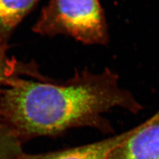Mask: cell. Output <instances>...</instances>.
<instances>
[{
    "instance_id": "1",
    "label": "cell",
    "mask_w": 159,
    "mask_h": 159,
    "mask_svg": "<svg viewBox=\"0 0 159 159\" xmlns=\"http://www.w3.org/2000/svg\"><path fill=\"white\" fill-rule=\"evenodd\" d=\"M115 108L137 114L142 106L108 68L98 74L77 71L60 83L13 76L0 88V116L22 142L79 127L111 132L103 114Z\"/></svg>"
},
{
    "instance_id": "2",
    "label": "cell",
    "mask_w": 159,
    "mask_h": 159,
    "mask_svg": "<svg viewBox=\"0 0 159 159\" xmlns=\"http://www.w3.org/2000/svg\"><path fill=\"white\" fill-rule=\"evenodd\" d=\"M33 30L43 35H68L85 44L104 45L109 41L99 0H50Z\"/></svg>"
},
{
    "instance_id": "3",
    "label": "cell",
    "mask_w": 159,
    "mask_h": 159,
    "mask_svg": "<svg viewBox=\"0 0 159 159\" xmlns=\"http://www.w3.org/2000/svg\"><path fill=\"white\" fill-rule=\"evenodd\" d=\"M108 159H159V110L144 122L125 132L109 152Z\"/></svg>"
},
{
    "instance_id": "4",
    "label": "cell",
    "mask_w": 159,
    "mask_h": 159,
    "mask_svg": "<svg viewBox=\"0 0 159 159\" xmlns=\"http://www.w3.org/2000/svg\"><path fill=\"white\" fill-rule=\"evenodd\" d=\"M123 135L124 133L89 144L46 153L24 152L20 159H108L110 150L122 139Z\"/></svg>"
},
{
    "instance_id": "5",
    "label": "cell",
    "mask_w": 159,
    "mask_h": 159,
    "mask_svg": "<svg viewBox=\"0 0 159 159\" xmlns=\"http://www.w3.org/2000/svg\"><path fill=\"white\" fill-rule=\"evenodd\" d=\"M39 0H0V46L7 47L12 32Z\"/></svg>"
},
{
    "instance_id": "6",
    "label": "cell",
    "mask_w": 159,
    "mask_h": 159,
    "mask_svg": "<svg viewBox=\"0 0 159 159\" xmlns=\"http://www.w3.org/2000/svg\"><path fill=\"white\" fill-rule=\"evenodd\" d=\"M22 142L0 116V159H20Z\"/></svg>"
},
{
    "instance_id": "7",
    "label": "cell",
    "mask_w": 159,
    "mask_h": 159,
    "mask_svg": "<svg viewBox=\"0 0 159 159\" xmlns=\"http://www.w3.org/2000/svg\"><path fill=\"white\" fill-rule=\"evenodd\" d=\"M6 50L7 47L0 46V88L2 86L6 80L13 76L16 70L14 61L7 56Z\"/></svg>"
}]
</instances>
